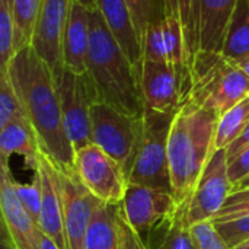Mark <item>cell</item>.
Masks as SVG:
<instances>
[{"label":"cell","mask_w":249,"mask_h":249,"mask_svg":"<svg viewBox=\"0 0 249 249\" xmlns=\"http://www.w3.org/2000/svg\"><path fill=\"white\" fill-rule=\"evenodd\" d=\"M7 74L31 124L39 149L58 168L74 169V149L66 133L57 80L32 45L10 60Z\"/></svg>","instance_id":"1"},{"label":"cell","mask_w":249,"mask_h":249,"mask_svg":"<svg viewBox=\"0 0 249 249\" xmlns=\"http://www.w3.org/2000/svg\"><path fill=\"white\" fill-rule=\"evenodd\" d=\"M219 115L187 101L175 114L169 137L168 159L175 201L187 204L214 153V133Z\"/></svg>","instance_id":"2"},{"label":"cell","mask_w":249,"mask_h":249,"mask_svg":"<svg viewBox=\"0 0 249 249\" xmlns=\"http://www.w3.org/2000/svg\"><path fill=\"white\" fill-rule=\"evenodd\" d=\"M88 74L93 82L99 102L128 115L143 117L144 104L139 71L108 31L99 10L90 12Z\"/></svg>","instance_id":"3"},{"label":"cell","mask_w":249,"mask_h":249,"mask_svg":"<svg viewBox=\"0 0 249 249\" xmlns=\"http://www.w3.org/2000/svg\"><path fill=\"white\" fill-rule=\"evenodd\" d=\"M249 96V76L217 51H198L191 67L190 102L222 115Z\"/></svg>","instance_id":"4"},{"label":"cell","mask_w":249,"mask_h":249,"mask_svg":"<svg viewBox=\"0 0 249 249\" xmlns=\"http://www.w3.org/2000/svg\"><path fill=\"white\" fill-rule=\"evenodd\" d=\"M175 114L144 109L139 149L128 174V182L172 193L168 137Z\"/></svg>","instance_id":"5"},{"label":"cell","mask_w":249,"mask_h":249,"mask_svg":"<svg viewBox=\"0 0 249 249\" xmlns=\"http://www.w3.org/2000/svg\"><path fill=\"white\" fill-rule=\"evenodd\" d=\"M90 128L92 143L114 158L128 179L142 137L143 117H133L105 102H95L90 109Z\"/></svg>","instance_id":"6"},{"label":"cell","mask_w":249,"mask_h":249,"mask_svg":"<svg viewBox=\"0 0 249 249\" xmlns=\"http://www.w3.org/2000/svg\"><path fill=\"white\" fill-rule=\"evenodd\" d=\"M55 80L66 133L76 152L92 143L90 109L95 102H99L98 93L88 73H76L63 69Z\"/></svg>","instance_id":"7"},{"label":"cell","mask_w":249,"mask_h":249,"mask_svg":"<svg viewBox=\"0 0 249 249\" xmlns=\"http://www.w3.org/2000/svg\"><path fill=\"white\" fill-rule=\"evenodd\" d=\"M74 171L85 187L102 203L120 204L123 201L128 185L127 174L95 143L76 150Z\"/></svg>","instance_id":"8"},{"label":"cell","mask_w":249,"mask_h":249,"mask_svg":"<svg viewBox=\"0 0 249 249\" xmlns=\"http://www.w3.org/2000/svg\"><path fill=\"white\" fill-rule=\"evenodd\" d=\"M121 207L128 223L142 236L144 244L158 229L172 220L179 209L172 193L130 182Z\"/></svg>","instance_id":"9"},{"label":"cell","mask_w":249,"mask_h":249,"mask_svg":"<svg viewBox=\"0 0 249 249\" xmlns=\"http://www.w3.org/2000/svg\"><path fill=\"white\" fill-rule=\"evenodd\" d=\"M233 191V184L228 174L226 149L213 153L207 162L197 187L187 206V219L190 225L214 220L226 200Z\"/></svg>","instance_id":"10"},{"label":"cell","mask_w":249,"mask_h":249,"mask_svg":"<svg viewBox=\"0 0 249 249\" xmlns=\"http://www.w3.org/2000/svg\"><path fill=\"white\" fill-rule=\"evenodd\" d=\"M57 172L63 197L67 249H83L86 232L102 201L85 187L74 169L66 171L57 166Z\"/></svg>","instance_id":"11"},{"label":"cell","mask_w":249,"mask_h":249,"mask_svg":"<svg viewBox=\"0 0 249 249\" xmlns=\"http://www.w3.org/2000/svg\"><path fill=\"white\" fill-rule=\"evenodd\" d=\"M74 0H41L32 36L36 54L50 66L55 79L63 71V34Z\"/></svg>","instance_id":"12"},{"label":"cell","mask_w":249,"mask_h":249,"mask_svg":"<svg viewBox=\"0 0 249 249\" xmlns=\"http://www.w3.org/2000/svg\"><path fill=\"white\" fill-rule=\"evenodd\" d=\"M1 232L16 249H39V228L19 201L10 168H0Z\"/></svg>","instance_id":"13"},{"label":"cell","mask_w":249,"mask_h":249,"mask_svg":"<svg viewBox=\"0 0 249 249\" xmlns=\"http://www.w3.org/2000/svg\"><path fill=\"white\" fill-rule=\"evenodd\" d=\"M137 71L144 109L177 114L185 104L178 77L166 63L143 60Z\"/></svg>","instance_id":"14"},{"label":"cell","mask_w":249,"mask_h":249,"mask_svg":"<svg viewBox=\"0 0 249 249\" xmlns=\"http://www.w3.org/2000/svg\"><path fill=\"white\" fill-rule=\"evenodd\" d=\"M36 172L41 179V213L38 228L48 235L61 249H67L63 197L55 163L44 153L39 156Z\"/></svg>","instance_id":"15"},{"label":"cell","mask_w":249,"mask_h":249,"mask_svg":"<svg viewBox=\"0 0 249 249\" xmlns=\"http://www.w3.org/2000/svg\"><path fill=\"white\" fill-rule=\"evenodd\" d=\"M98 10L114 39L139 69L143 61V42L128 3L125 0H99Z\"/></svg>","instance_id":"16"},{"label":"cell","mask_w":249,"mask_h":249,"mask_svg":"<svg viewBox=\"0 0 249 249\" xmlns=\"http://www.w3.org/2000/svg\"><path fill=\"white\" fill-rule=\"evenodd\" d=\"M90 48V10L79 1H73L63 34V69L88 73Z\"/></svg>","instance_id":"17"},{"label":"cell","mask_w":249,"mask_h":249,"mask_svg":"<svg viewBox=\"0 0 249 249\" xmlns=\"http://www.w3.org/2000/svg\"><path fill=\"white\" fill-rule=\"evenodd\" d=\"M238 0H197L198 51H222Z\"/></svg>","instance_id":"18"},{"label":"cell","mask_w":249,"mask_h":249,"mask_svg":"<svg viewBox=\"0 0 249 249\" xmlns=\"http://www.w3.org/2000/svg\"><path fill=\"white\" fill-rule=\"evenodd\" d=\"M41 149L35 133L26 118L10 121L0 128V168H9L12 155H19L25 160V166L32 172L36 171Z\"/></svg>","instance_id":"19"},{"label":"cell","mask_w":249,"mask_h":249,"mask_svg":"<svg viewBox=\"0 0 249 249\" xmlns=\"http://www.w3.org/2000/svg\"><path fill=\"white\" fill-rule=\"evenodd\" d=\"M117 207L118 204L101 203L86 232L83 249H121Z\"/></svg>","instance_id":"20"},{"label":"cell","mask_w":249,"mask_h":249,"mask_svg":"<svg viewBox=\"0 0 249 249\" xmlns=\"http://www.w3.org/2000/svg\"><path fill=\"white\" fill-rule=\"evenodd\" d=\"M187 206L188 203L179 206L172 220L150 236L146 242L149 249H196L191 236V225L187 219Z\"/></svg>","instance_id":"21"},{"label":"cell","mask_w":249,"mask_h":249,"mask_svg":"<svg viewBox=\"0 0 249 249\" xmlns=\"http://www.w3.org/2000/svg\"><path fill=\"white\" fill-rule=\"evenodd\" d=\"M220 53L235 61L249 55V0L236 1Z\"/></svg>","instance_id":"22"},{"label":"cell","mask_w":249,"mask_h":249,"mask_svg":"<svg viewBox=\"0 0 249 249\" xmlns=\"http://www.w3.org/2000/svg\"><path fill=\"white\" fill-rule=\"evenodd\" d=\"M249 124V96L225 111L217 118L214 133V152L228 149Z\"/></svg>","instance_id":"23"},{"label":"cell","mask_w":249,"mask_h":249,"mask_svg":"<svg viewBox=\"0 0 249 249\" xmlns=\"http://www.w3.org/2000/svg\"><path fill=\"white\" fill-rule=\"evenodd\" d=\"M41 0H13V48L15 53L32 44Z\"/></svg>","instance_id":"24"},{"label":"cell","mask_w":249,"mask_h":249,"mask_svg":"<svg viewBox=\"0 0 249 249\" xmlns=\"http://www.w3.org/2000/svg\"><path fill=\"white\" fill-rule=\"evenodd\" d=\"M162 13L175 16L184 29L191 61L198 53L197 44V0H160ZM193 67V66H191Z\"/></svg>","instance_id":"25"},{"label":"cell","mask_w":249,"mask_h":249,"mask_svg":"<svg viewBox=\"0 0 249 249\" xmlns=\"http://www.w3.org/2000/svg\"><path fill=\"white\" fill-rule=\"evenodd\" d=\"M143 60L155 63H166V44L163 32V13L162 10L152 19L143 35Z\"/></svg>","instance_id":"26"},{"label":"cell","mask_w":249,"mask_h":249,"mask_svg":"<svg viewBox=\"0 0 249 249\" xmlns=\"http://www.w3.org/2000/svg\"><path fill=\"white\" fill-rule=\"evenodd\" d=\"M13 34V0H0V74L7 71L10 60L15 55Z\"/></svg>","instance_id":"27"},{"label":"cell","mask_w":249,"mask_h":249,"mask_svg":"<svg viewBox=\"0 0 249 249\" xmlns=\"http://www.w3.org/2000/svg\"><path fill=\"white\" fill-rule=\"evenodd\" d=\"M20 118H26L20 101L7 74H0V128Z\"/></svg>","instance_id":"28"},{"label":"cell","mask_w":249,"mask_h":249,"mask_svg":"<svg viewBox=\"0 0 249 249\" xmlns=\"http://www.w3.org/2000/svg\"><path fill=\"white\" fill-rule=\"evenodd\" d=\"M191 236L196 249H232L213 220L191 225Z\"/></svg>","instance_id":"29"},{"label":"cell","mask_w":249,"mask_h":249,"mask_svg":"<svg viewBox=\"0 0 249 249\" xmlns=\"http://www.w3.org/2000/svg\"><path fill=\"white\" fill-rule=\"evenodd\" d=\"M13 187L16 191V196L22 206L28 210V213L32 216V219L36 222L39 220L41 213V179L36 171H34L32 179L29 184H20L13 178Z\"/></svg>","instance_id":"30"},{"label":"cell","mask_w":249,"mask_h":249,"mask_svg":"<svg viewBox=\"0 0 249 249\" xmlns=\"http://www.w3.org/2000/svg\"><path fill=\"white\" fill-rule=\"evenodd\" d=\"M245 216H249V185L233 188L232 194L222 207L219 216L213 222L231 220Z\"/></svg>","instance_id":"31"},{"label":"cell","mask_w":249,"mask_h":249,"mask_svg":"<svg viewBox=\"0 0 249 249\" xmlns=\"http://www.w3.org/2000/svg\"><path fill=\"white\" fill-rule=\"evenodd\" d=\"M231 248H236L249 241V216L214 222Z\"/></svg>","instance_id":"32"},{"label":"cell","mask_w":249,"mask_h":249,"mask_svg":"<svg viewBox=\"0 0 249 249\" xmlns=\"http://www.w3.org/2000/svg\"><path fill=\"white\" fill-rule=\"evenodd\" d=\"M117 225H118V233H120V245L121 249H149L144 244L142 236L133 229V226L128 223L121 203L117 207Z\"/></svg>","instance_id":"33"},{"label":"cell","mask_w":249,"mask_h":249,"mask_svg":"<svg viewBox=\"0 0 249 249\" xmlns=\"http://www.w3.org/2000/svg\"><path fill=\"white\" fill-rule=\"evenodd\" d=\"M125 1L130 6V10L133 13L136 26L139 29V34H140L142 42H143V35H144L146 28L149 26L152 19L159 13L156 10L155 0H125Z\"/></svg>","instance_id":"34"},{"label":"cell","mask_w":249,"mask_h":249,"mask_svg":"<svg viewBox=\"0 0 249 249\" xmlns=\"http://www.w3.org/2000/svg\"><path fill=\"white\" fill-rule=\"evenodd\" d=\"M228 174L233 184V188H236L249 178V147L228 162Z\"/></svg>","instance_id":"35"},{"label":"cell","mask_w":249,"mask_h":249,"mask_svg":"<svg viewBox=\"0 0 249 249\" xmlns=\"http://www.w3.org/2000/svg\"><path fill=\"white\" fill-rule=\"evenodd\" d=\"M249 147V124L245 127V130L242 131V134L226 149V155H228V162L232 160L233 158H236L241 152H244L245 149Z\"/></svg>","instance_id":"36"},{"label":"cell","mask_w":249,"mask_h":249,"mask_svg":"<svg viewBox=\"0 0 249 249\" xmlns=\"http://www.w3.org/2000/svg\"><path fill=\"white\" fill-rule=\"evenodd\" d=\"M39 249H61L48 235L39 229Z\"/></svg>","instance_id":"37"},{"label":"cell","mask_w":249,"mask_h":249,"mask_svg":"<svg viewBox=\"0 0 249 249\" xmlns=\"http://www.w3.org/2000/svg\"><path fill=\"white\" fill-rule=\"evenodd\" d=\"M76 1H79L80 4H83L86 9H89L90 12L92 10H98V1L99 0H76Z\"/></svg>","instance_id":"38"},{"label":"cell","mask_w":249,"mask_h":249,"mask_svg":"<svg viewBox=\"0 0 249 249\" xmlns=\"http://www.w3.org/2000/svg\"><path fill=\"white\" fill-rule=\"evenodd\" d=\"M0 249H16L13 247V244L9 241V238L4 232H1V248Z\"/></svg>","instance_id":"39"},{"label":"cell","mask_w":249,"mask_h":249,"mask_svg":"<svg viewBox=\"0 0 249 249\" xmlns=\"http://www.w3.org/2000/svg\"><path fill=\"white\" fill-rule=\"evenodd\" d=\"M236 63L239 64V67L249 76V55L245 57V58H242V60H239V61H236Z\"/></svg>","instance_id":"40"},{"label":"cell","mask_w":249,"mask_h":249,"mask_svg":"<svg viewBox=\"0 0 249 249\" xmlns=\"http://www.w3.org/2000/svg\"><path fill=\"white\" fill-rule=\"evenodd\" d=\"M233 249H249V241L248 242H245V244H242V245H239V247H236V248Z\"/></svg>","instance_id":"41"},{"label":"cell","mask_w":249,"mask_h":249,"mask_svg":"<svg viewBox=\"0 0 249 249\" xmlns=\"http://www.w3.org/2000/svg\"><path fill=\"white\" fill-rule=\"evenodd\" d=\"M245 185H249V178H247V179H245L241 185H238V187H245ZM238 187H236V188H238Z\"/></svg>","instance_id":"42"}]
</instances>
